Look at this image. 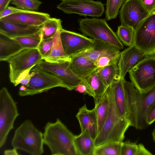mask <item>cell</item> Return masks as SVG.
<instances>
[{"label": "cell", "mask_w": 155, "mask_h": 155, "mask_svg": "<svg viewBox=\"0 0 155 155\" xmlns=\"http://www.w3.org/2000/svg\"><path fill=\"white\" fill-rule=\"evenodd\" d=\"M61 0V1H66V0Z\"/></svg>", "instance_id": "obj_44"}, {"label": "cell", "mask_w": 155, "mask_h": 155, "mask_svg": "<svg viewBox=\"0 0 155 155\" xmlns=\"http://www.w3.org/2000/svg\"><path fill=\"white\" fill-rule=\"evenodd\" d=\"M155 121V104L149 110L147 117L146 122L148 125Z\"/></svg>", "instance_id": "obj_40"}, {"label": "cell", "mask_w": 155, "mask_h": 155, "mask_svg": "<svg viewBox=\"0 0 155 155\" xmlns=\"http://www.w3.org/2000/svg\"><path fill=\"white\" fill-rule=\"evenodd\" d=\"M12 38L25 49H37L42 37L40 31L32 35Z\"/></svg>", "instance_id": "obj_32"}, {"label": "cell", "mask_w": 155, "mask_h": 155, "mask_svg": "<svg viewBox=\"0 0 155 155\" xmlns=\"http://www.w3.org/2000/svg\"><path fill=\"white\" fill-rule=\"evenodd\" d=\"M25 49L16 41L0 33V60L7 61L12 57Z\"/></svg>", "instance_id": "obj_21"}, {"label": "cell", "mask_w": 155, "mask_h": 155, "mask_svg": "<svg viewBox=\"0 0 155 155\" xmlns=\"http://www.w3.org/2000/svg\"><path fill=\"white\" fill-rule=\"evenodd\" d=\"M32 70L35 74L27 85L20 86L18 92L19 96L33 95L58 87L68 89L63 81L56 75L42 69L37 65Z\"/></svg>", "instance_id": "obj_6"}, {"label": "cell", "mask_w": 155, "mask_h": 155, "mask_svg": "<svg viewBox=\"0 0 155 155\" xmlns=\"http://www.w3.org/2000/svg\"><path fill=\"white\" fill-rule=\"evenodd\" d=\"M95 41V42L93 45L74 56H78L85 57L95 63L97 59L100 57L115 48L102 42Z\"/></svg>", "instance_id": "obj_25"}, {"label": "cell", "mask_w": 155, "mask_h": 155, "mask_svg": "<svg viewBox=\"0 0 155 155\" xmlns=\"http://www.w3.org/2000/svg\"><path fill=\"white\" fill-rule=\"evenodd\" d=\"M94 107L97 116L98 133L104 123L109 111L110 99L107 88L103 96L94 101Z\"/></svg>", "instance_id": "obj_26"}, {"label": "cell", "mask_w": 155, "mask_h": 155, "mask_svg": "<svg viewBox=\"0 0 155 155\" xmlns=\"http://www.w3.org/2000/svg\"><path fill=\"white\" fill-rule=\"evenodd\" d=\"M53 45L52 37L45 39H42L38 49L41 56L43 60L49 55Z\"/></svg>", "instance_id": "obj_36"}, {"label": "cell", "mask_w": 155, "mask_h": 155, "mask_svg": "<svg viewBox=\"0 0 155 155\" xmlns=\"http://www.w3.org/2000/svg\"><path fill=\"white\" fill-rule=\"evenodd\" d=\"M105 19L95 17L79 18V29L85 36L115 47L120 50L124 46Z\"/></svg>", "instance_id": "obj_5"}, {"label": "cell", "mask_w": 155, "mask_h": 155, "mask_svg": "<svg viewBox=\"0 0 155 155\" xmlns=\"http://www.w3.org/2000/svg\"><path fill=\"white\" fill-rule=\"evenodd\" d=\"M57 8L67 14H76L81 16L101 17L104 11L101 2L93 0H68L62 1Z\"/></svg>", "instance_id": "obj_11"}, {"label": "cell", "mask_w": 155, "mask_h": 155, "mask_svg": "<svg viewBox=\"0 0 155 155\" xmlns=\"http://www.w3.org/2000/svg\"><path fill=\"white\" fill-rule=\"evenodd\" d=\"M11 2L18 8L33 11L38 10L41 4L39 0H12Z\"/></svg>", "instance_id": "obj_35"}, {"label": "cell", "mask_w": 155, "mask_h": 155, "mask_svg": "<svg viewBox=\"0 0 155 155\" xmlns=\"http://www.w3.org/2000/svg\"><path fill=\"white\" fill-rule=\"evenodd\" d=\"M43 134L30 120L23 122L15 130L11 142L13 148L32 155L44 153Z\"/></svg>", "instance_id": "obj_4"}, {"label": "cell", "mask_w": 155, "mask_h": 155, "mask_svg": "<svg viewBox=\"0 0 155 155\" xmlns=\"http://www.w3.org/2000/svg\"><path fill=\"white\" fill-rule=\"evenodd\" d=\"M41 26H31L0 20V33L11 38L25 36L39 32Z\"/></svg>", "instance_id": "obj_18"}, {"label": "cell", "mask_w": 155, "mask_h": 155, "mask_svg": "<svg viewBox=\"0 0 155 155\" xmlns=\"http://www.w3.org/2000/svg\"><path fill=\"white\" fill-rule=\"evenodd\" d=\"M126 0H107L105 19L109 21L116 18Z\"/></svg>", "instance_id": "obj_34"}, {"label": "cell", "mask_w": 155, "mask_h": 155, "mask_svg": "<svg viewBox=\"0 0 155 155\" xmlns=\"http://www.w3.org/2000/svg\"><path fill=\"white\" fill-rule=\"evenodd\" d=\"M70 60L57 63H50L42 60L37 65L42 69L58 76L67 86V90L71 91L75 89L82 79L71 70L70 66Z\"/></svg>", "instance_id": "obj_13"}, {"label": "cell", "mask_w": 155, "mask_h": 155, "mask_svg": "<svg viewBox=\"0 0 155 155\" xmlns=\"http://www.w3.org/2000/svg\"><path fill=\"white\" fill-rule=\"evenodd\" d=\"M60 19L50 17L41 26L40 31L42 39L52 38L56 32L63 28Z\"/></svg>", "instance_id": "obj_28"}, {"label": "cell", "mask_w": 155, "mask_h": 155, "mask_svg": "<svg viewBox=\"0 0 155 155\" xmlns=\"http://www.w3.org/2000/svg\"><path fill=\"white\" fill-rule=\"evenodd\" d=\"M42 60L37 48L25 49L12 57L7 61L9 64L11 82L14 85L22 74L31 71Z\"/></svg>", "instance_id": "obj_9"}, {"label": "cell", "mask_w": 155, "mask_h": 155, "mask_svg": "<svg viewBox=\"0 0 155 155\" xmlns=\"http://www.w3.org/2000/svg\"><path fill=\"white\" fill-rule=\"evenodd\" d=\"M126 94L127 113V118L130 126L137 130L146 128L147 115L155 104V85L149 89L140 91L131 82L123 80Z\"/></svg>", "instance_id": "obj_1"}, {"label": "cell", "mask_w": 155, "mask_h": 155, "mask_svg": "<svg viewBox=\"0 0 155 155\" xmlns=\"http://www.w3.org/2000/svg\"><path fill=\"white\" fill-rule=\"evenodd\" d=\"M74 135L58 118L48 122L43 134L44 144L53 155H78L74 143Z\"/></svg>", "instance_id": "obj_2"}, {"label": "cell", "mask_w": 155, "mask_h": 155, "mask_svg": "<svg viewBox=\"0 0 155 155\" xmlns=\"http://www.w3.org/2000/svg\"><path fill=\"white\" fill-rule=\"evenodd\" d=\"M19 115L17 105L7 88L0 91V148L5 144L8 134Z\"/></svg>", "instance_id": "obj_8"}, {"label": "cell", "mask_w": 155, "mask_h": 155, "mask_svg": "<svg viewBox=\"0 0 155 155\" xmlns=\"http://www.w3.org/2000/svg\"><path fill=\"white\" fill-rule=\"evenodd\" d=\"M124 79L120 78L110 86L114 102L118 114L121 117L127 119V104Z\"/></svg>", "instance_id": "obj_20"}, {"label": "cell", "mask_w": 155, "mask_h": 155, "mask_svg": "<svg viewBox=\"0 0 155 155\" xmlns=\"http://www.w3.org/2000/svg\"><path fill=\"white\" fill-rule=\"evenodd\" d=\"M23 9L12 6H8L0 13V18L21 11Z\"/></svg>", "instance_id": "obj_38"}, {"label": "cell", "mask_w": 155, "mask_h": 155, "mask_svg": "<svg viewBox=\"0 0 155 155\" xmlns=\"http://www.w3.org/2000/svg\"><path fill=\"white\" fill-rule=\"evenodd\" d=\"M82 81L87 86L94 101L101 98L107 87L96 72H95L86 78L82 79Z\"/></svg>", "instance_id": "obj_24"}, {"label": "cell", "mask_w": 155, "mask_h": 155, "mask_svg": "<svg viewBox=\"0 0 155 155\" xmlns=\"http://www.w3.org/2000/svg\"><path fill=\"white\" fill-rule=\"evenodd\" d=\"M149 151L142 144H137L130 141L123 142L121 155H151Z\"/></svg>", "instance_id": "obj_31"}, {"label": "cell", "mask_w": 155, "mask_h": 155, "mask_svg": "<svg viewBox=\"0 0 155 155\" xmlns=\"http://www.w3.org/2000/svg\"><path fill=\"white\" fill-rule=\"evenodd\" d=\"M116 33L123 44L129 47L133 44L134 31L132 28L121 25L118 26Z\"/></svg>", "instance_id": "obj_33"}, {"label": "cell", "mask_w": 155, "mask_h": 155, "mask_svg": "<svg viewBox=\"0 0 155 155\" xmlns=\"http://www.w3.org/2000/svg\"><path fill=\"white\" fill-rule=\"evenodd\" d=\"M76 91L84 94H87L91 96V94L87 86L82 81L79 83L74 89Z\"/></svg>", "instance_id": "obj_39"}, {"label": "cell", "mask_w": 155, "mask_h": 155, "mask_svg": "<svg viewBox=\"0 0 155 155\" xmlns=\"http://www.w3.org/2000/svg\"><path fill=\"white\" fill-rule=\"evenodd\" d=\"M12 0H0V13L5 9Z\"/></svg>", "instance_id": "obj_41"}, {"label": "cell", "mask_w": 155, "mask_h": 155, "mask_svg": "<svg viewBox=\"0 0 155 155\" xmlns=\"http://www.w3.org/2000/svg\"><path fill=\"white\" fill-rule=\"evenodd\" d=\"M119 14L121 25L130 27L135 31L150 14L140 0H126Z\"/></svg>", "instance_id": "obj_12"}, {"label": "cell", "mask_w": 155, "mask_h": 155, "mask_svg": "<svg viewBox=\"0 0 155 155\" xmlns=\"http://www.w3.org/2000/svg\"><path fill=\"white\" fill-rule=\"evenodd\" d=\"M74 143L78 155H93L95 148L94 140L87 131L75 135Z\"/></svg>", "instance_id": "obj_22"}, {"label": "cell", "mask_w": 155, "mask_h": 155, "mask_svg": "<svg viewBox=\"0 0 155 155\" xmlns=\"http://www.w3.org/2000/svg\"><path fill=\"white\" fill-rule=\"evenodd\" d=\"M120 52V50L115 48L109 51L99 58L95 64L97 71L116 61H118Z\"/></svg>", "instance_id": "obj_30"}, {"label": "cell", "mask_w": 155, "mask_h": 155, "mask_svg": "<svg viewBox=\"0 0 155 155\" xmlns=\"http://www.w3.org/2000/svg\"><path fill=\"white\" fill-rule=\"evenodd\" d=\"M131 82L140 91L155 85V54L146 55L128 71Z\"/></svg>", "instance_id": "obj_7"}, {"label": "cell", "mask_w": 155, "mask_h": 155, "mask_svg": "<svg viewBox=\"0 0 155 155\" xmlns=\"http://www.w3.org/2000/svg\"><path fill=\"white\" fill-rule=\"evenodd\" d=\"M61 30L58 31L52 37L53 45L49 56L44 60L50 63H57L63 61L70 60L71 58L65 53L60 37Z\"/></svg>", "instance_id": "obj_23"}, {"label": "cell", "mask_w": 155, "mask_h": 155, "mask_svg": "<svg viewBox=\"0 0 155 155\" xmlns=\"http://www.w3.org/2000/svg\"><path fill=\"white\" fill-rule=\"evenodd\" d=\"M76 116L79 123L81 132L87 131L94 140L98 133V122L95 108L89 110L85 104L79 109Z\"/></svg>", "instance_id": "obj_17"}, {"label": "cell", "mask_w": 155, "mask_h": 155, "mask_svg": "<svg viewBox=\"0 0 155 155\" xmlns=\"http://www.w3.org/2000/svg\"><path fill=\"white\" fill-rule=\"evenodd\" d=\"M47 13L23 10L21 11L0 18V20L35 26L41 25L50 18Z\"/></svg>", "instance_id": "obj_15"}, {"label": "cell", "mask_w": 155, "mask_h": 155, "mask_svg": "<svg viewBox=\"0 0 155 155\" xmlns=\"http://www.w3.org/2000/svg\"><path fill=\"white\" fill-rule=\"evenodd\" d=\"M123 142H111L96 147L93 155H121Z\"/></svg>", "instance_id": "obj_29"}, {"label": "cell", "mask_w": 155, "mask_h": 155, "mask_svg": "<svg viewBox=\"0 0 155 155\" xmlns=\"http://www.w3.org/2000/svg\"><path fill=\"white\" fill-rule=\"evenodd\" d=\"M5 155H18L17 149L13 148L12 149L5 150L4 152Z\"/></svg>", "instance_id": "obj_42"}, {"label": "cell", "mask_w": 155, "mask_h": 155, "mask_svg": "<svg viewBox=\"0 0 155 155\" xmlns=\"http://www.w3.org/2000/svg\"><path fill=\"white\" fill-rule=\"evenodd\" d=\"M70 66L74 72L82 79L88 77L97 70V67L94 62L80 56L71 57Z\"/></svg>", "instance_id": "obj_19"}, {"label": "cell", "mask_w": 155, "mask_h": 155, "mask_svg": "<svg viewBox=\"0 0 155 155\" xmlns=\"http://www.w3.org/2000/svg\"><path fill=\"white\" fill-rule=\"evenodd\" d=\"M152 135L153 140L155 142V129L153 130L152 132Z\"/></svg>", "instance_id": "obj_43"}, {"label": "cell", "mask_w": 155, "mask_h": 155, "mask_svg": "<svg viewBox=\"0 0 155 155\" xmlns=\"http://www.w3.org/2000/svg\"><path fill=\"white\" fill-rule=\"evenodd\" d=\"M134 44L146 55L155 54V13L150 14L134 31Z\"/></svg>", "instance_id": "obj_10"}, {"label": "cell", "mask_w": 155, "mask_h": 155, "mask_svg": "<svg viewBox=\"0 0 155 155\" xmlns=\"http://www.w3.org/2000/svg\"><path fill=\"white\" fill-rule=\"evenodd\" d=\"M142 4L150 14L155 13V0H140Z\"/></svg>", "instance_id": "obj_37"}, {"label": "cell", "mask_w": 155, "mask_h": 155, "mask_svg": "<svg viewBox=\"0 0 155 155\" xmlns=\"http://www.w3.org/2000/svg\"><path fill=\"white\" fill-rule=\"evenodd\" d=\"M60 37L66 54L71 57L93 45L95 41L86 36L63 28L61 30Z\"/></svg>", "instance_id": "obj_14"}, {"label": "cell", "mask_w": 155, "mask_h": 155, "mask_svg": "<svg viewBox=\"0 0 155 155\" xmlns=\"http://www.w3.org/2000/svg\"><path fill=\"white\" fill-rule=\"evenodd\" d=\"M118 63L115 62L96 72L107 87L120 78Z\"/></svg>", "instance_id": "obj_27"}, {"label": "cell", "mask_w": 155, "mask_h": 155, "mask_svg": "<svg viewBox=\"0 0 155 155\" xmlns=\"http://www.w3.org/2000/svg\"><path fill=\"white\" fill-rule=\"evenodd\" d=\"M146 55L133 44L120 52L118 63L120 78L124 79L130 69Z\"/></svg>", "instance_id": "obj_16"}, {"label": "cell", "mask_w": 155, "mask_h": 155, "mask_svg": "<svg viewBox=\"0 0 155 155\" xmlns=\"http://www.w3.org/2000/svg\"><path fill=\"white\" fill-rule=\"evenodd\" d=\"M110 99L108 114L104 123L94 140L95 147L113 142H123L125 134L131 126L128 120L121 117L115 106L110 86L107 87Z\"/></svg>", "instance_id": "obj_3"}]
</instances>
